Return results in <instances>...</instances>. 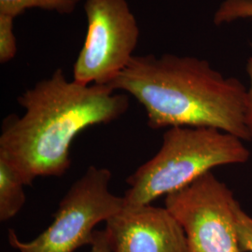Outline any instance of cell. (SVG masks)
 I'll use <instances>...</instances> for the list:
<instances>
[{
    "label": "cell",
    "mask_w": 252,
    "mask_h": 252,
    "mask_svg": "<svg viewBox=\"0 0 252 252\" xmlns=\"http://www.w3.org/2000/svg\"><path fill=\"white\" fill-rule=\"evenodd\" d=\"M105 230L112 252H189L182 227L165 207H126Z\"/></svg>",
    "instance_id": "52a82bcc"
},
{
    "label": "cell",
    "mask_w": 252,
    "mask_h": 252,
    "mask_svg": "<svg viewBox=\"0 0 252 252\" xmlns=\"http://www.w3.org/2000/svg\"><path fill=\"white\" fill-rule=\"evenodd\" d=\"M14 17L0 13V63L11 61L17 54Z\"/></svg>",
    "instance_id": "8fae6325"
},
{
    "label": "cell",
    "mask_w": 252,
    "mask_h": 252,
    "mask_svg": "<svg viewBox=\"0 0 252 252\" xmlns=\"http://www.w3.org/2000/svg\"><path fill=\"white\" fill-rule=\"evenodd\" d=\"M22 116L3 120L0 159L26 185L39 177H61L71 164L74 138L91 126L107 125L129 108V97L107 85L68 81L61 68L17 98Z\"/></svg>",
    "instance_id": "6da1fadb"
},
{
    "label": "cell",
    "mask_w": 252,
    "mask_h": 252,
    "mask_svg": "<svg viewBox=\"0 0 252 252\" xmlns=\"http://www.w3.org/2000/svg\"><path fill=\"white\" fill-rule=\"evenodd\" d=\"M235 225L243 252H252V217L238 203L235 207Z\"/></svg>",
    "instance_id": "7c38bea8"
},
{
    "label": "cell",
    "mask_w": 252,
    "mask_h": 252,
    "mask_svg": "<svg viewBox=\"0 0 252 252\" xmlns=\"http://www.w3.org/2000/svg\"><path fill=\"white\" fill-rule=\"evenodd\" d=\"M89 252H112L106 230H95Z\"/></svg>",
    "instance_id": "4fadbf2b"
},
{
    "label": "cell",
    "mask_w": 252,
    "mask_h": 252,
    "mask_svg": "<svg viewBox=\"0 0 252 252\" xmlns=\"http://www.w3.org/2000/svg\"><path fill=\"white\" fill-rule=\"evenodd\" d=\"M87 33L73 66V81L107 85L134 56L140 30L126 0H86Z\"/></svg>",
    "instance_id": "5b68a950"
},
{
    "label": "cell",
    "mask_w": 252,
    "mask_h": 252,
    "mask_svg": "<svg viewBox=\"0 0 252 252\" xmlns=\"http://www.w3.org/2000/svg\"><path fill=\"white\" fill-rule=\"evenodd\" d=\"M81 0H0V13L14 18L30 9L54 11L59 14H71Z\"/></svg>",
    "instance_id": "9c48e42d"
},
{
    "label": "cell",
    "mask_w": 252,
    "mask_h": 252,
    "mask_svg": "<svg viewBox=\"0 0 252 252\" xmlns=\"http://www.w3.org/2000/svg\"><path fill=\"white\" fill-rule=\"evenodd\" d=\"M247 73L250 79V87L247 91L248 106H247V116L246 123L250 134V141H252V56H251L247 63Z\"/></svg>",
    "instance_id": "5bb4252c"
},
{
    "label": "cell",
    "mask_w": 252,
    "mask_h": 252,
    "mask_svg": "<svg viewBox=\"0 0 252 252\" xmlns=\"http://www.w3.org/2000/svg\"><path fill=\"white\" fill-rule=\"evenodd\" d=\"M237 204L233 191L212 171L164 201L185 233L189 252H243L235 225Z\"/></svg>",
    "instance_id": "8992f818"
},
{
    "label": "cell",
    "mask_w": 252,
    "mask_h": 252,
    "mask_svg": "<svg viewBox=\"0 0 252 252\" xmlns=\"http://www.w3.org/2000/svg\"><path fill=\"white\" fill-rule=\"evenodd\" d=\"M108 86L137 100L154 130L211 127L251 140L246 123L248 88L205 59L171 54L134 55Z\"/></svg>",
    "instance_id": "7a4b0ae2"
},
{
    "label": "cell",
    "mask_w": 252,
    "mask_h": 252,
    "mask_svg": "<svg viewBox=\"0 0 252 252\" xmlns=\"http://www.w3.org/2000/svg\"><path fill=\"white\" fill-rule=\"evenodd\" d=\"M250 158L244 140L216 128H168L159 152L127 178L126 207L152 205L216 167L241 164Z\"/></svg>",
    "instance_id": "3957f363"
},
{
    "label": "cell",
    "mask_w": 252,
    "mask_h": 252,
    "mask_svg": "<svg viewBox=\"0 0 252 252\" xmlns=\"http://www.w3.org/2000/svg\"><path fill=\"white\" fill-rule=\"evenodd\" d=\"M111 177L108 168L89 166L60 201L53 223L27 242L9 229L10 247L19 252H74L91 246L95 226L126 207L124 196L109 189Z\"/></svg>",
    "instance_id": "277c9868"
},
{
    "label": "cell",
    "mask_w": 252,
    "mask_h": 252,
    "mask_svg": "<svg viewBox=\"0 0 252 252\" xmlns=\"http://www.w3.org/2000/svg\"><path fill=\"white\" fill-rule=\"evenodd\" d=\"M24 181L9 163L0 159V220L7 221L21 211L27 202Z\"/></svg>",
    "instance_id": "ba28073f"
},
{
    "label": "cell",
    "mask_w": 252,
    "mask_h": 252,
    "mask_svg": "<svg viewBox=\"0 0 252 252\" xmlns=\"http://www.w3.org/2000/svg\"><path fill=\"white\" fill-rule=\"evenodd\" d=\"M241 19H252V0H223L214 13L213 23L222 26Z\"/></svg>",
    "instance_id": "30bf717a"
}]
</instances>
